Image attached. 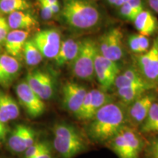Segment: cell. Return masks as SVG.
Wrapping results in <instances>:
<instances>
[{
    "label": "cell",
    "mask_w": 158,
    "mask_h": 158,
    "mask_svg": "<svg viewBox=\"0 0 158 158\" xmlns=\"http://www.w3.org/2000/svg\"><path fill=\"white\" fill-rule=\"evenodd\" d=\"M126 114L118 103L110 102L100 108L90 120L87 134L96 143H106L124 126Z\"/></svg>",
    "instance_id": "cell-1"
},
{
    "label": "cell",
    "mask_w": 158,
    "mask_h": 158,
    "mask_svg": "<svg viewBox=\"0 0 158 158\" xmlns=\"http://www.w3.org/2000/svg\"><path fill=\"white\" fill-rule=\"evenodd\" d=\"M61 11L64 23L78 31L95 28L102 18L100 10L89 0H63Z\"/></svg>",
    "instance_id": "cell-2"
},
{
    "label": "cell",
    "mask_w": 158,
    "mask_h": 158,
    "mask_svg": "<svg viewBox=\"0 0 158 158\" xmlns=\"http://www.w3.org/2000/svg\"><path fill=\"white\" fill-rule=\"evenodd\" d=\"M98 52V45L94 40L86 38L81 40L78 54L71 63L73 73L76 78L86 81L93 80L94 61Z\"/></svg>",
    "instance_id": "cell-3"
},
{
    "label": "cell",
    "mask_w": 158,
    "mask_h": 158,
    "mask_svg": "<svg viewBox=\"0 0 158 158\" xmlns=\"http://www.w3.org/2000/svg\"><path fill=\"white\" fill-rule=\"evenodd\" d=\"M98 53L101 56L117 62L124 55L123 33L120 28L110 29L99 39Z\"/></svg>",
    "instance_id": "cell-4"
},
{
    "label": "cell",
    "mask_w": 158,
    "mask_h": 158,
    "mask_svg": "<svg viewBox=\"0 0 158 158\" xmlns=\"http://www.w3.org/2000/svg\"><path fill=\"white\" fill-rule=\"evenodd\" d=\"M20 104L31 118H37L45 112V104L27 84L25 81L19 83L15 86Z\"/></svg>",
    "instance_id": "cell-5"
},
{
    "label": "cell",
    "mask_w": 158,
    "mask_h": 158,
    "mask_svg": "<svg viewBox=\"0 0 158 158\" xmlns=\"http://www.w3.org/2000/svg\"><path fill=\"white\" fill-rule=\"evenodd\" d=\"M31 40L43 56L49 59H55L62 44L60 33L54 29L40 31Z\"/></svg>",
    "instance_id": "cell-6"
},
{
    "label": "cell",
    "mask_w": 158,
    "mask_h": 158,
    "mask_svg": "<svg viewBox=\"0 0 158 158\" xmlns=\"http://www.w3.org/2000/svg\"><path fill=\"white\" fill-rule=\"evenodd\" d=\"M120 68L117 62L102 56L98 52L94 61V76L104 91L114 85Z\"/></svg>",
    "instance_id": "cell-7"
},
{
    "label": "cell",
    "mask_w": 158,
    "mask_h": 158,
    "mask_svg": "<svg viewBox=\"0 0 158 158\" xmlns=\"http://www.w3.org/2000/svg\"><path fill=\"white\" fill-rule=\"evenodd\" d=\"M140 73L151 84L158 82V37L154 40L150 48L138 58Z\"/></svg>",
    "instance_id": "cell-8"
},
{
    "label": "cell",
    "mask_w": 158,
    "mask_h": 158,
    "mask_svg": "<svg viewBox=\"0 0 158 158\" xmlns=\"http://www.w3.org/2000/svg\"><path fill=\"white\" fill-rule=\"evenodd\" d=\"M25 81L43 100H49L54 94V81L48 73L36 70L29 72Z\"/></svg>",
    "instance_id": "cell-9"
},
{
    "label": "cell",
    "mask_w": 158,
    "mask_h": 158,
    "mask_svg": "<svg viewBox=\"0 0 158 158\" xmlns=\"http://www.w3.org/2000/svg\"><path fill=\"white\" fill-rule=\"evenodd\" d=\"M87 90L78 83L68 82L62 87V103L68 111L76 115L80 109Z\"/></svg>",
    "instance_id": "cell-10"
},
{
    "label": "cell",
    "mask_w": 158,
    "mask_h": 158,
    "mask_svg": "<svg viewBox=\"0 0 158 158\" xmlns=\"http://www.w3.org/2000/svg\"><path fill=\"white\" fill-rule=\"evenodd\" d=\"M53 143L54 149L62 158H73L86 148L81 135L72 137L55 136Z\"/></svg>",
    "instance_id": "cell-11"
},
{
    "label": "cell",
    "mask_w": 158,
    "mask_h": 158,
    "mask_svg": "<svg viewBox=\"0 0 158 158\" xmlns=\"http://www.w3.org/2000/svg\"><path fill=\"white\" fill-rule=\"evenodd\" d=\"M21 70L19 60L7 53L0 54V86L9 87L19 76Z\"/></svg>",
    "instance_id": "cell-12"
},
{
    "label": "cell",
    "mask_w": 158,
    "mask_h": 158,
    "mask_svg": "<svg viewBox=\"0 0 158 158\" xmlns=\"http://www.w3.org/2000/svg\"><path fill=\"white\" fill-rule=\"evenodd\" d=\"M156 96L152 92H147L130 105L127 110V117L134 124H141L147 117Z\"/></svg>",
    "instance_id": "cell-13"
},
{
    "label": "cell",
    "mask_w": 158,
    "mask_h": 158,
    "mask_svg": "<svg viewBox=\"0 0 158 158\" xmlns=\"http://www.w3.org/2000/svg\"><path fill=\"white\" fill-rule=\"evenodd\" d=\"M29 34V31L23 30L10 31L4 43L7 54L18 60L21 59L23 56V47Z\"/></svg>",
    "instance_id": "cell-14"
},
{
    "label": "cell",
    "mask_w": 158,
    "mask_h": 158,
    "mask_svg": "<svg viewBox=\"0 0 158 158\" xmlns=\"http://www.w3.org/2000/svg\"><path fill=\"white\" fill-rule=\"evenodd\" d=\"M7 21L12 30H23L30 32L39 27L38 21L28 10L15 11L10 13Z\"/></svg>",
    "instance_id": "cell-15"
},
{
    "label": "cell",
    "mask_w": 158,
    "mask_h": 158,
    "mask_svg": "<svg viewBox=\"0 0 158 158\" xmlns=\"http://www.w3.org/2000/svg\"><path fill=\"white\" fill-rule=\"evenodd\" d=\"M81 45V40L68 38L62 41L58 54L55 57L56 64L59 67L72 63L78 55Z\"/></svg>",
    "instance_id": "cell-16"
},
{
    "label": "cell",
    "mask_w": 158,
    "mask_h": 158,
    "mask_svg": "<svg viewBox=\"0 0 158 158\" xmlns=\"http://www.w3.org/2000/svg\"><path fill=\"white\" fill-rule=\"evenodd\" d=\"M20 115L19 106L13 97L0 91V122L4 124L15 120Z\"/></svg>",
    "instance_id": "cell-17"
},
{
    "label": "cell",
    "mask_w": 158,
    "mask_h": 158,
    "mask_svg": "<svg viewBox=\"0 0 158 158\" xmlns=\"http://www.w3.org/2000/svg\"><path fill=\"white\" fill-rule=\"evenodd\" d=\"M135 27L139 34L144 36L152 35L158 31V20L152 12L147 10L138 14L133 21Z\"/></svg>",
    "instance_id": "cell-18"
},
{
    "label": "cell",
    "mask_w": 158,
    "mask_h": 158,
    "mask_svg": "<svg viewBox=\"0 0 158 158\" xmlns=\"http://www.w3.org/2000/svg\"><path fill=\"white\" fill-rule=\"evenodd\" d=\"M150 89H152V88L148 86H128L117 89L116 94L124 104L131 105Z\"/></svg>",
    "instance_id": "cell-19"
},
{
    "label": "cell",
    "mask_w": 158,
    "mask_h": 158,
    "mask_svg": "<svg viewBox=\"0 0 158 158\" xmlns=\"http://www.w3.org/2000/svg\"><path fill=\"white\" fill-rule=\"evenodd\" d=\"M108 146L119 158H136L123 135L119 133L108 141Z\"/></svg>",
    "instance_id": "cell-20"
},
{
    "label": "cell",
    "mask_w": 158,
    "mask_h": 158,
    "mask_svg": "<svg viewBox=\"0 0 158 158\" xmlns=\"http://www.w3.org/2000/svg\"><path fill=\"white\" fill-rule=\"evenodd\" d=\"M23 124H18L10 135L7 143L11 151L16 153L24 152L27 149L23 131Z\"/></svg>",
    "instance_id": "cell-21"
},
{
    "label": "cell",
    "mask_w": 158,
    "mask_h": 158,
    "mask_svg": "<svg viewBox=\"0 0 158 158\" xmlns=\"http://www.w3.org/2000/svg\"><path fill=\"white\" fill-rule=\"evenodd\" d=\"M25 62L29 67H35L43 61V56L32 40H27L23 51Z\"/></svg>",
    "instance_id": "cell-22"
},
{
    "label": "cell",
    "mask_w": 158,
    "mask_h": 158,
    "mask_svg": "<svg viewBox=\"0 0 158 158\" xmlns=\"http://www.w3.org/2000/svg\"><path fill=\"white\" fill-rule=\"evenodd\" d=\"M120 132L129 144L134 156L136 158L139 157V155L143 146V141L140 135H138L133 129L127 127V126H124L120 130Z\"/></svg>",
    "instance_id": "cell-23"
},
{
    "label": "cell",
    "mask_w": 158,
    "mask_h": 158,
    "mask_svg": "<svg viewBox=\"0 0 158 158\" xmlns=\"http://www.w3.org/2000/svg\"><path fill=\"white\" fill-rule=\"evenodd\" d=\"M127 43L130 51L137 54H144L151 47L150 40L148 37L139 33L130 35L128 37Z\"/></svg>",
    "instance_id": "cell-24"
},
{
    "label": "cell",
    "mask_w": 158,
    "mask_h": 158,
    "mask_svg": "<svg viewBox=\"0 0 158 158\" xmlns=\"http://www.w3.org/2000/svg\"><path fill=\"white\" fill-rule=\"evenodd\" d=\"M141 131L143 133H158V103L153 102L147 117L141 123Z\"/></svg>",
    "instance_id": "cell-25"
},
{
    "label": "cell",
    "mask_w": 158,
    "mask_h": 158,
    "mask_svg": "<svg viewBox=\"0 0 158 158\" xmlns=\"http://www.w3.org/2000/svg\"><path fill=\"white\" fill-rule=\"evenodd\" d=\"M31 7L29 0H0V12L5 14L15 11L28 10Z\"/></svg>",
    "instance_id": "cell-26"
},
{
    "label": "cell",
    "mask_w": 158,
    "mask_h": 158,
    "mask_svg": "<svg viewBox=\"0 0 158 158\" xmlns=\"http://www.w3.org/2000/svg\"><path fill=\"white\" fill-rule=\"evenodd\" d=\"M90 92L92 95V113L93 116L100 108L113 102V97L106 93L105 91L92 89Z\"/></svg>",
    "instance_id": "cell-27"
},
{
    "label": "cell",
    "mask_w": 158,
    "mask_h": 158,
    "mask_svg": "<svg viewBox=\"0 0 158 158\" xmlns=\"http://www.w3.org/2000/svg\"><path fill=\"white\" fill-rule=\"evenodd\" d=\"M114 86L116 89L128 87V86H148L152 89L155 87V85L151 83L148 82L147 81H134L132 79H130L123 76L122 74H118L116 77L115 82H114Z\"/></svg>",
    "instance_id": "cell-28"
},
{
    "label": "cell",
    "mask_w": 158,
    "mask_h": 158,
    "mask_svg": "<svg viewBox=\"0 0 158 158\" xmlns=\"http://www.w3.org/2000/svg\"><path fill=\"white\" fill-rule=\"evenodd\" d=\"M76 116L78 119L84 120V121H89V120L90 121L93 117L92 113V95L90 91L86 93L80 109Z\"/></svg>",
    "instance_id": "cell-29"
},
{
    "label": "cell",
    "mask_w": 158,
    "mask_h": 158,
    "mask_svg": "<svg viewBox=\"0 0 158 158\" xmlns=\"http://www.w3.org/2000/svg\"><path fill=\"white\" fill-rule=\"evenodd\" d=\"M53 132L55 136H59V137H72V136L81 135L80 133L76 127L65 123H60L54 125Z\"/></svg>",
    "instance_id": "cell-30"
},
{
    "label": "cell",
    "mask_w": 158,
    "mask_h": 158,
    "mask_svg": "<svg viewBox=\"0 0 158 158\" xmlns=\"http://www.w3.org/2000/svg\"><path fill=\"white\" fill-rule=\"evenodd\" d=\"M49 147H51V146L48 142H35L31 147H28L25 150V158L34 157V156L37 155V154L41 152L43 150Z\"/></svg>",
    "instance_id": "cell-31"
},
{
    "label": "cell",
    "mask_w": 158,
    "mask_h": 158,
    "mask_svg": "<svg viewBox=\"0 0 158 158\" xmlns=\"http://www.w3.org/2000/svg\"><path fill=\"white\" fill-rule=\"evenodd\" d=\"M119 14L123 19L127 21L133 22L138 13L135 10L132 8L127 2H125L119 7Z\"/></svg>",
    "instance_id": "cell-32"
},
{
    "label": "cell",
    "mask_w": 158,
    "mask_h": 158,
    "mask_svg": "<svg viewBox=\"0 0 158 158\" xmlns=\"http://www.w3.org/2000/svg\"><path fill=\"white\" fill-rule=\"evenodd\" d=\"M145 152L147 158H158V137L149 141L146 147Z\"/></svg>",
    "instance_id": "cell-33"
},
{
    "label": "cell",
    "mask_w": 158,
    "mask_h": 158,
    "mask_svg": "<svg viewBox=\"0 0 158 158\" xmlns=\"http://www.w3.org/2000/svg\"><path fill=\"white\" fill-rule=\"evenodd\" d=\"M23 136H24L26 146L27 149L29 147H31L32 144L35 143V137H36V133L32 128L28 126L23 124Z\"/></svg>",
    "instance_id": "cell-34"
},
{
    "label": "cell",
    "mask_w": 158,
    "mask_h": 158,
    "mask_svg": "<svg viewBox=\"0 0 158 158\" xmlns=\"http://www.w3.org/2000/svg\"><path fill=\"white\" fill-rule=\"evenodd\" d=\"M10 27L7 19L5 17H0V45H2L10 31Z\"/></svg>",
    "instance_id": "cell-35"
},
{
    "label": "cell",
    "mask_w": 158,
    "mask_h": 158,
    "mask_svg": "<svg viewBox=\"0 0 158 158\" xmlns=\"http://www.w3.org/2000/svg\"><path fill=\"white\" fill-rule=\"evenodd\" d=\"M37 2H38L40 10V14L42 19L44 20H49L52 19L54 14L51 11L50 5L42 1H37Z\"/></svg>",
    "instance_id": "cell-36"
},
{
    "label": "cell",
    "mask_w": 158,
    "mask_h": 158,
    "mask_svg": "<svg viewBox=\"0 0 158 158\" xmlns=\"http://www.w3.org/2000/svg\"><path fill=\"white\" fill-rule=\"evenodd\" d=\"M127 3L132 8L135 10L138 14L144 10L143 3L142 0H129V1L127 2Z\"/></svg>",
    "instance_id": "cell-37"
},
{
    "label": "cell",
    "mask_w": 158,
    "mask_h": 158,
    "mask_svg": "<svg viewBox=\"0 0 158 158\" xmlns=\"http://www.w3.org/2000/svg\"><path fill=\"white\" fill-rule=\"evenodd\" d=\"M29 158H53L52 155H51V147H49L46 149L43 150L41 152L37 154V155L34 156V157H31Z\"/></svg>",
    "instance_id": "cell-38"
},
{
    "label": "cell",
    "mask_w": 158,
    "mask_h": 158,
    "mask_svg": "<svg viewBox=\"0 0 158 158\" xmlns=\"http://www.w3.org/2000/svg\"><path fill=\"white\" fill-rule=\"evenodd\" d=\"M7 133V129L6 127L5 124L0 122V144L5 141L6 135Z\"/></svg>",
    "instance_id": "cell-39"
},
{
    "label": "cell",
    "mask_w": 158,
    "mask_h": 158,
    "mask_svg": "<svg viewBox=\"0 0 158 158\" xmlns=\"http://www.w3.org/2000/svg\"><path fill=\"white\" fill-rule=\"evenodd\" d=\"M148 2L152 10L158 13V0H148Z\"/></svg>",
    "instance_id": "cell-40"
},
{
    "label": "cell",
    "mask_w": 158,
    "mask_h": 158,
    "mask_svg": "<svg viewBox=\"0 0 158 158\" xmlns=\"http://www.w3.org/2000/svg\"><path fill=\"white\" fill-rule=\"evenodd\" d=\"M107 2L109 5L115 6L116 7H120L124 3L123 0H107Z\"/></svg>",
    "instance_id": "cell-41"
},
{
    "label": "cell",
    "mask_w": 158,
    "mask_h": 158,
    "mask_svg": "<svg viewBox=\"0 0 158 158\" xmlns=\"http://www.w3.org/2000/svg\"><path fill=\"white\" fill-rule=\"evenodd\" d=\"M37 1H42L44 2L45 3L48 4V5H54V4L56 3H59V0H37Z\"/></svg>",
    "instance_id": "cell-42"
},
{
    "label": "cell",
    "mask_w": 158,
    "mask_h": 158,
    "mask_svg": "<svg viewBox=\"0 0 158 158\" xmlns=\"http://www.w3.org/2000/svg\"><path fill=\"white\" fill-rule=\"evenodd\" d=\"M128 1H129V0H123V2H124V3H125V2H128Z\"/></svg>",
    "instance_id": "cell-43"
},
{
    "label": "cell",
    "mask_w": 158,
    "mask_h": 158,
    "mask_svg": "<svg viewBox=\"0 0 158 158\" xmlns=\"http://www.w3.org/2000/svg\"><path fill=\"white\" fill-rule=\"evenodd\" d=\"M1 51H2V45H0V53H1Z\"/></svg>",
    "instance_id": "cell-44"
},
{
    "label": "cell",
    "mask_w": 158,
    "mask_h": 158,
    "mask_svg": "<svg viewBox=\"0 0 158 158\" xmlns=\"http://www.w3.org/2000/svg\"><path fill=\"white\" fill-rule=\"evenodd\" d=\"M93 1H95V0H93Z\"/></svg>",
    "instance_id": "cell-45"
},
{
    "label": "cell",
    "mask_w": 158,
    "mask_h": 158,
    "mask_svg": "<svg viewBox=\"0 0 158 158\" xmlns=\"http://www.w3.org/2000/svg\"><path fill=\"white\" fill-rule=\"evenodd\" d=\"M0 13H1V12H0Z\"/></svg>",
    "instance_id": "cell-46"
},
{
    "label": "cell",
    "mask_w": 158,
    "mask_h": 158,
    "mask_svg": "<svg viewBox=\"0 0 158 158\" xmlns=\"http://www.w3.org/2000/svg\"><path fill=\"white\" fill-rule=\"evenodd\" d=\"M157 103H158V102H157Z\"/></svg>",
    "instance_id": "cell-47"
}]
</instances>
